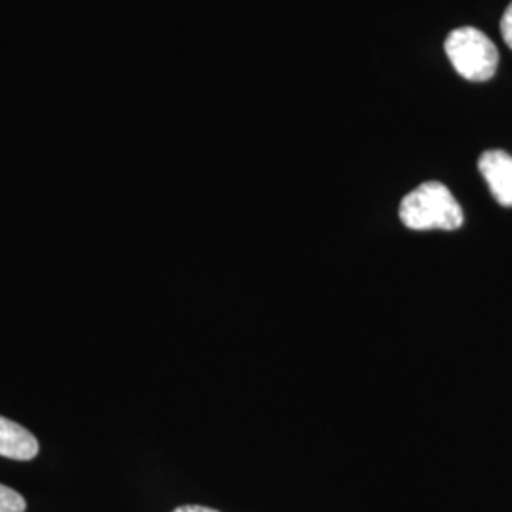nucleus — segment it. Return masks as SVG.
<instances>
[{"label":"nucleus","mask_w":512,"mask_h":512,"mask_svg":"<svg viewBox=\"0 0 512 512\" xmlns=\"http://www.w3.org/2000/svg\"><path fill=\"white\" fill-rule=\"evenodd\" d=\"M27 503L16 490L0 484V512H25Z\"/></svg>","instance_id":"39448f33"},{"label":"nucleus","mask_w":512,"mask_h":512,"mask_svg":"<svg viewBox=\"0 0 512 512\" xmlns=\"http://www.w3.org/2000/svg\"><path fill=\"white\" fill-rule=\"evenodd\" d=\"M399 217L410 230H458L463 224V209L448 186L437 181L423 183L406 194Z\"/></svg>","instance_id":"f257e3e1"},{"label":"nucleus","mask_w":512,"mask_h":512,"mask_svg":"<svg viewBox=\"0 0 512 512\" xmlns=\"http://www.w3.org/2000/svg\"><path fill=\"white\" fill-rule=\"evenodd\" d=\"M444 50L454 69L465 80L486 82L497 71V48L490 38L475 27H461L452 31L444 42Z\"/></svg>","instance_id":"f03ea898"},{"label":"nucleus","mask_w":512,"mask_h":512,"mask_svg":"<svg viewBox=\"0 0 512 512\" xmlns=\"http://www.w3.org/2000/svg\"><path fill=\"white\" fill-rule=\"evenodd\" d=\"M501 35H503L505 44L512 50V2L501 18Z\"/></svg>","instance_id":"423d86ee"},{"label":"nucleus","mask_w":512,"mask_h":512,"mask_svg":"<svg viewBox=\"0 0 512 512\" xmlns=\"http://www.w3.org/2000/svg\"><path fill=\"white\" fill-rule=\"evenodd\" d=\"M478 169L499 205L512 207V156L503 150H486L480 160Z\"/></svg>","instance_id":"7ed1b4c3"},{"label":"nucleus","mask_w":512,"mask_h":512,"mask_svg":"<svg viewBox=\"0 0 512 512\" xmlns=\"http://www.w3.org/2000/svg\"><path fill=\"white\" fill-rule=\"evenodd\" d=\"M173 512H219L215 509H209V507H202V505H183L179 509H175Z\"/></svg>","instance_id":"0eeeda50"},{"label":"nucleus","mask_w":512,"mask_h":512,"mask_svg":"<svg viewBox=\"0 0 512 512\" xmlns=\"http://www.w3.org/2000/svg\"><path fill=\"white\" fill-rule=\"evenodd\" d=\"M37 454V437L16 421L0 416V456L16 461H31L37 458Z\"/></svg>","instance_id":"20e7f679"}]
</instances>
